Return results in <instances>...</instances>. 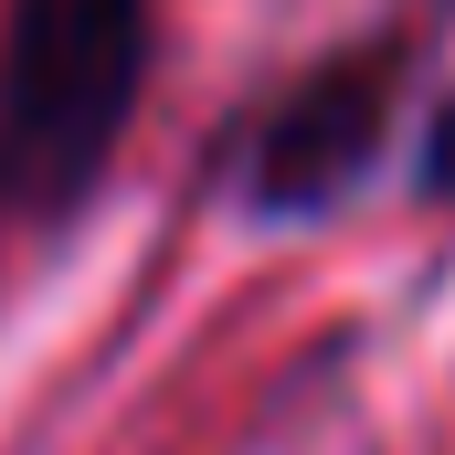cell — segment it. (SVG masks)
<instances>
[{"label":"cell","instance_id":"1","mask_svg":"<svg viewBox=\"0 0 455 455\" xmlns=\"http://www.w3.org/2000/svg\"><path fill=\"white\" fill-rule=\"evenodd\" d=\"M159 0H11L0 21V212L64 233L148 107Z\"/></svg>","mask_w":455,"mask_h":455},{"label":"cell","instance_id":"3","mask_svg":"<svg viewBox=\"0 0 455 455\" xmlns=\"http://www.w3.org/2000/svg\"><path fill=\"white\" fill-rule=\"evenodd\" d=\"M413 202H435V212H455V96H435V116H424V138H413Z\"/></svg>","mask_w":455,"mask_h":455},{"label":"cell","instance_id":"2","mask_svg":"<svg viewBox=\"0 0 455 455\" xmlns=\"http://www.w3.org/2000/svg\"><path fill=\"white\" fill-rule=\"evenodd\" d=\"M413 75H424V43L403 21L381 32H349L318 64H297L265 107L243 116V148H233V202L254 223H329L339 202H360L413 116Z\"/></svg>","mask_w":455,"mask_h":455}]
</instances>
